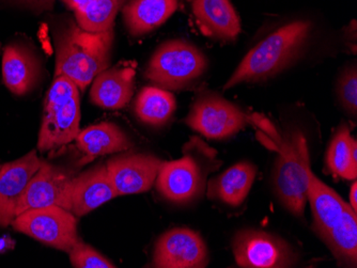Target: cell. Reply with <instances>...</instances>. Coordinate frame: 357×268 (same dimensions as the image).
<instances>
[{"label":"cell","mask_w":357,"mask_h":268,"mask_svg":"<svg viewBox=\"0 0 357 268\" xmlns=\"http://www.w3.org/2000/svg\"><path fill=\"white\" fill-rule=\"evenodd\" d=\"M319 33L317 15L308 12L291 14L252 46L224 90L242 84L264 83L292 69L310 54Z\"/></svg>","instance_id":"1"},{"label":"cell","mask_w":357,"mask_h":268,"mask_svg":"<svg viewBox=\"0 0 357 268\" xmlns=\"http://www.w3.org/2000/svg\"><path fill=\"white\" fill-rule=\"evenodd\" d=\"M55 76H64L84 90L109 67L114 31L90 33L69 22L54 31Z\"/></svg>","instance_id":"2"},{"label":"cell","mask_w":357,"mask_h":268,"mask_svg":"<svg viewBox=\"0 0 357 268\" xmlns=\"http://www.w3.org/2000/svg\"><path fill=\"white\" fill-rule=\"evenodd\" d=\"M272 129L271 126V133L280 153L273 169L275 194L289 213L303 218L308 189L307 165L310 164L306 137L300 129L289 131L282 137Z\"/></svg>","instance_id":"3"},{"label":"cell","mask_w":357,"mask_h":268,"mask_svg":"<svg viewBox=\"0 0 357 268\" xmlns=\"http://www.w3.org/2000/svg\"><path fill=\"white\" fill-rule=\"evenodd\" d=\"M178 161L163 163L156 178L158 193L168 201L184 204L197 199L206 189V177L218 167L215 151L192 137Z\"/></svg>","instance_id":"4"},{"label":"cell","mask_w":357,"mask_h":268,"mask_svg":"<svg viewBox=\"0 0 357 268\" xmlns=\"http://www.w3.org/2000/svg\"><path fill=\"white\" fill-rule=\"evenodd\" d=\"M80 101L78 87L64 76H55L44 102L38 139L41 153L56 152L75 140L79 133Z\"/></svg>","instance_id":"5"},{"label":"cell","mask_w":357,"mask_h":268,"mask_svg":"<svg viewBox=\"0 0 357 268\" xmlns=\"http://www.w3.org/2000/svg\"><path fill=\"white\" fill-rule=\"evenodd\" d=\"M208 70V59L198 47L183 40H170L154 52L146 77L165 90H181L197 83Z\"/></svg>","instance_id":"6"},{"label":"cell","mask_w":357,"mask_h":268,"mask_svg":"<svg viewBox=\"0 0 357 268\" xmlns=\"http://www.w3.org/2000/svg\"><path fill=\"white\" fill-rule=\"evenodd\" d=\"M11 226L16 231L67 253L80 239L76 216L57 205L28 210L16 216Z\"/></svg>","instance_id":"7"},{"label":"cell","mask_w":357,"mask_h":268,"mask_svg":"<svg viewBox=\"0 0 357 268\" xmlns=\"http://www.w3.org/2000/svg\"><path fill=\"white\" fill-rule=\"evenodd\" d=\"M250 117L216 92H204L190 108L185 123L210 139L222 140L242 131Z\"/></svg>","instance_id":"8"},{"label":"cell","mask_w":357,"mask_h":268,"mask_svg":"<svg viewBox=\"0 0 357 268\" xmlns=\"http://www.w3.org/2000/svg\"><path fill=\"white\" fill-rule=\"evenodd\" d=\"M236 264L243 268L294 267L298 252L280 236L261 230H241L232 239Z\"/></svg>","instance_id":"9"},{"label":"cell","mask_w":357,"mask_h":268,"mask_svg":"<svg viewBox=\"0 0 357 268\" xmlns=\"http://www.w3.org/2000/svg\"><path fill=\"white\" fill-rule=\"evenodd\" d=\"M73 172L42 161L39 170L30 180L16 204L14 218L31 209L57 207L70 211Z\"/></svg>","instance_id":"10"},{"label":"cell","mask_w":357,"mask_h":268,"mask_svg":"<svg viewBox=\"0 0 357 268\" xmlns=\"http://www.w3.org/2000/svg\"><path fill=\"white\" fill-rule=\"evenodd\" d=\"M208 264L206 243L197 232L176 228L160 236L153 252L158 268H204Z\"/></svg>","instance_id":"11"},{"label":"cell","mask_w":357,"mask_h":268,"mask_svg":"<svg viewBox=\"0 0 357 268\" xmlns=\"http://www.w3.org/2000/svg\"><path fill=\"white\" fill-rule=\"evenodd\" d=\"M163 163L150 154L130 153L112 157L106 168L117 195L126 196L149 191Z\"/></svg>","instance_id":"12"},{"label":"cell","mask_w":357,"mask_h":268,"mask_svg":"<svg viewBox=\"0 0 357 268\" xmlns=\"http://www.w3.org/2000/svg\"><path fill=\"white\" fill-rule=\"evenodd\" d=\"M41 62L35 49L24 42H12L3 49V81L11 93L23 97L37 87Z\"/></svg>","instance_id":"13"},{"label":"cell","mask_w":357,"mask_h":268,"mask_svg":"<svg viewBox=\"0 0 357 268\" xmlns=\"http://www.w3.org/2000/svg\"><path fill=\"white\" fill-rule=\"evenodd\" d=\"M41 164L37 151L32 150L21 159L0 166V227L11 225L16 204Z\"/></svg>","instance_id":"14"},{"label":"cell","mask_w":357,"mask_h":268,"mask_svg":"<svg viewBox=\"0 0 357 268\" xmlns=\"http://www.w3.org/2000/svg\"><path fill=\"white\" fill-rule=\"evenodd\" d=\"M200 31L206 37L232 42L242 30L240 15L231 0H190Z\"/></svg>","instance_id":"15"},{"label":"cell","mask_w":357,"mask_h":268,"mask_svg":"<svg viewBox=\"0 0 357 268\" xmlns=\"http://www.w3.org/2000/svg\"><path fill=\"white\" fill-rule=\"evenodd\" d=\"M116 197L118 195L107 168L106 165L100 164L74 177L70 212L77 217H82Z\"/></svg>","instance_id":"16"},{"label":"cell","mask_w":357,"mask_h":268,"mask_svg":"<svg viewBox=\"0 0 357 268\" xmlns=\"http://www.w3.org/2000/svg\"><path fill=\"white\" fill-rule=\"evenodd\" d=\"M134 86L135 69L130 65H117L104 70L94 78L90 99L99 107L121 109L131 101Z\"/></svg>","instance_id":"17"},{"label":"cell","mask_w":357,"mask_h":268,"mask_svg":"<svg viewBox=\"0 0 357 268\" xmlns=\"http://www.w3.org/2000/svg\"><path fill=\"white\" fill-rule=\"evenodd\" d=\"M307 201H310L312 207V228L322 239L323 236L338 221L349 204L314 175L310 163L307 165Z\"/></svg>","instance_id":"18"},{"label":"cell","mask_w":357,"mask_h":268,"mask_svg":"<svg viewBox=\"0 0 357 268\" xmlns=\"http://www.w3.org/2000/svg\"><path fill=\"white\" fill-rule=\"evenodd\" d=\"M257 175L254 164L242 161L232 166L208 183L206 196L229 207H238L245 201Z\"/></svg>","instance_id":"19"},{"label":"cell","mask_w":357,"mask_h":268,"mask_svg":"<svg viewBox=\"0 0 357 268\" xmlns=\"http://www.w3.org/2000/svg\"><path fill=\"white\" fill-rule=\"evenodd\" d=\"M75 143L76 148L85 155L86 163L100 156L126 151L133 145L119 126L110 122H102L79 131Z\"/></svg>","instance_id":"20"},{"label":"cell","mask_w":357,"mask_h":268,"mask_svg":"<svg viewBox=\"0 0 357 268\" xmlns=\"http://www.w3.org/2000/svg\"><path fill=\"white\" fill-rule=\"evenodd\" d=\"M178 9V0H128L122 8L130 35L142 37L163 25Z\"/></svg>","instance_id":"21"},{"label":"cell","mask_w":357,"mask_h":268,"mask_svg":"<svg viewBox=\"0 0 357 268\" xmlns=\"http://www.w3.org/2000/svg\"><path fill=\"white\" fill-rule=\"evenodd\" d=\"M322 241L330 248L339 265L356 267L357 218L350 204L334 227L323 236Z\"/></svg>","instance_id":"22"},{"label":"cell","mask_w":357,"mask_h":268,"mask_svg":"<svg viewBox=\"0 0 357 268\" xmlns=\"http://www.w3.org/2000/svg\"><path fill=\"white\" fill-rule=\"evenodd\" d=\"M326 167L333 175L348 181L357 177V143L347 124H342L333 136L326 152Z\"/></svg>","instance_id":"23"},{"label":"cell","mask_w":357,"mask_h":268,"mask_svg":"<svg viewBox=\"0 0 357 268\" xmlns=\"http://www.w3.org/2000/svg\"><path fill=\"white\" fill-rule=\"evenodd\" d=\"M176 107L174 94L160 87H144L134 103L136 117L152 126L167 123L174 116Z\"/></svg>","instance_id":"24"},{"label":"cell","mask_w":357,"mask_h":268,"mask_svg":"<svg viewBox=\"0 0 357 268\" xmlns=\"http://www.w3.org/2000/svg\"><path fill=\"white\" fill-rule=\"evenodd\" d=\"M128 0H91L83 9L75 11L76 23L90 33L112 29L118 12Z\"/></svg>","instance_id":"25"},{"label":"cell","mask_w":357,"mask_h":268,"mask_svg":"<svg viewBox=\"0 0 357 268\" xmlns=\"http://www.w3.org/2000/svg\"><path fill=\"white\" fill-rule=\"evenodd\" d=\"M337 100L339 105L350 117L357 115V70L356 65H349L342 69L337 78Z\"/></svg>","instance_id":"26"},{"label":"cell","mask_w":357,"mask_h":268,"mask_svg":"<svg viewBox=\"0 0 357 268\" xmlns=\"http://www.w3.org/2000/svg\"><path fill=\"white\" fill-rule=\"evenodd\" d=\"M70 262L76 268H114L115 264L83 241H78L69 253Z\"/></svg>","instance_id":"27"},{"label":"cell","mask_w":357,"mask_h":268,"mask_svg":"<svg viewBox=\"0 0 357 268\" xmlns=\"http://www.w3.org/2000/svg\"><path fill=\"white\" fill-rule=\"evenodd\" d=\"M3 1L30 10L35 13H41V12L53 9L56 0H3Z\"/></svg>","instance_id":"28"},{"label":"cell","mask_w":357,"mask_h":268,"mask_svg":"<svg viewBox=\"0 0 357 268\" xmlns=\"http://www.w3.org/2000/svg\"><path fill=\"white\" fill-rule=\"evenodd\" d=\"M62 1L70 9L78 11V10L83 9L85 6H87L91 0H62Z\"/></svg>","instance_id":"29"},{"label":"cell","mask_w":357,"mask_h":268,"mask_svg":"<svg viewBox=\"0 0 357 268\" xmlns=\"http://www.w3.org/2000/svg\"><path fill=\"white\" fill-rule=\"evenodd\" d=\"M350 207L353 211L356 212L357 210V184L356 182L353 183L350 191Z\"/></svg>","instance_id":"30"},{"label":"cell","mask_w":357,"mask_h":268,"mask_svg":"<svg viewBox=\"0 0 357 268\" xmlns=\"http://www.w3.org/2000/svg\"><path fill=\"white\" fill-rule=\"evenodd\" d=\"M11 243H13V242H12L10 237H1V239H0V253L11 249V246H10Z\"/></svg>","instance_id":"31"},{"label":"cell","mask_w":357,"mask_h":268,"mask_svg":"<svg viewBox=\"0 0 357 268\" xmlns=\"http://www.w3.org/2000/svg\"><path fill=\"white\" fill-rule=\"evenodd\" d=\"M0 44H1V43H0Z\"/></svg>","instance_id":"32"}]
</instances>
